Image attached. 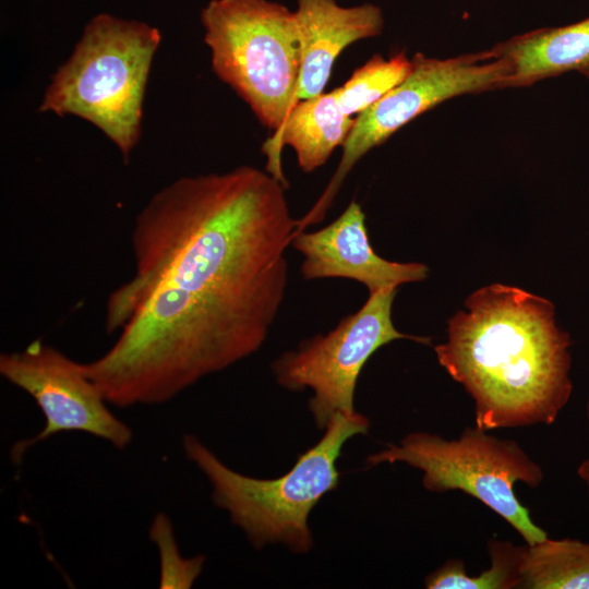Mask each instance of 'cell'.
Masks as SVG:
<instances>
[{
    "instance_id": "1",
    "label": "cell",
    "mask_w": 589,
    "mask_h": 589,
    "mask_svg": "<svg viewBox=\"0 0 589 589\" xmlns=\"http://www.w3.org/2000/svg\"><path fill=\"white\" fill-rule=\"evenodd\" d=\"M285 190L244 165L152 196L133 225L134 274L106 302V330L120 334L84 363L108 404H164L263 346L297 228Z\"/></svg>"
},
{
    "instance_id": "2",
    "label": "cell",
    "mask_w": 589,
    "mask_h": 589,
    "mask_svg": "<svg viewBox=\"0 0 589 589\" xmlns=\"http://www.w3.org/2000/svg\"><path fill=\"white\" fill-rule=\"evenodd\" d=\"M434 347L449 376L474 401L483 430L552 424L569 400L570 338L551 301L493 284L471 293Z\"/></svg>"
},
{
    "instance_id": "3",
    "label": "cell",
    "mask_w": 589,
    "mask_h": 589,
    "mask_svg": "<svg viewBox=\"0 0 589 589\" xmlns=\"http://www.w3.org/2000/svg\"><path fill=\"white\" fill-rule=\"evenodd\" d=\"M369 428V419L357 411L336 414L321 440L275 479L230 469L194 435L185 434L182 446L188 459L208 479L214 504L228 513L254 549L279 543L294 553H306L313 548L309 516L339 485L337 460L342 446L351 437L366 434Z\"/></svg>"
},
{
    "instance_id": "4",
    "label": "cell",
    "mask_w": 589,
    "mask_h": 589,
    "mask_svg": "<svg viewBox=\"0 0 589 589\" xmlns=\"http://www.w3.org/2000/svg\"><path fill=\"white\" fill-rule=\"evenodd\" d=\"M160 40L159 29L145 22L95 15L53 74L39 111L88 121L128 163L141 136L146 83Z\"/></svg>"
},
{
    "instance_id": "5",
    "label": "cell",
    "mask_w": 589,
    "mask_h": 589,
    "mask_svg": "<svg viewBox=\"0 0 589 589\" xmlns=\"http://www.w3.org/2000/svg\"><path fill=\"white\" fill-rule=\"evenodd\" d=\"M214 73L278 130L296 104L300 48L294 11L268 0H212L201 13Z\"/></svg>"
},
{
    "instance_id": "6",
    "label": "cell",
    "mask_w": 589,
    "mask_h": 589,
    "mask_svg": "<svg viewBox=\"0 0 589 589\" xmlns=\"http://www.w3.org/2000/svg\"><path fill=\"white\" fill-rule=\"evenodd\" d=\"M407 464L422 471V484L431 492L459 490L477 498L533 544L548 538L515 494V484L538 488L543 470L513 440L498 438L478 426L446 440L428 432H412L398 444L371 454L368 467Z\"/></svg>"
},
{
    "instance_id": "7",
    "label": "cell",
    "mask_w": 589,
    "mask_h": 589,
    "mask_svg": "<svg viewBox=\"0 0 589 589\" xmlns=\"http://www.w3.org/2000/svg\"><path fill=\"white\" fill-rule=\"evenodd\" d=\"M411 62L401 83L357 116L329 184L310 212L297 220V233L324 218L357 161L404 125L450 98L506 88L508 68L491 49L446 59L417 52Z\"/></svg>"
},
{
    "instance_id": "8",
    "label": "cell",
    "mask_w": 589,
    "mask_h": 589,
    "mask_svg": "<svg viewBox=\"0 0 589 589\" xmlns=\"http://www.w3.org/2000/svg\"><path fill=\"white\" fill-rule=\"evenodd\" d=\"M396 289L387 287L369 293L358 311L341 318L326 335L305 339L296 350L273 361L272 371L281 387L313 392L309 410L317 429L324 430L338 413L356 412L358 377L377 349L397 339L430 344L429 337L404 334L394 326Z\"/></svg>"
},
{
    "instance_id": "9",
    "label": "cell",
    "mask_w": 589,
    "mask_h": 589,
    "mask_svg": "<svg viewBox=\"0 0 589 589\" xmlns=\"http://www.w3.org/2000/svg\"><path fill=\"white\" fill-rule=\"evenodd\" d=\"M0 374L27 393L45 418L43 430L16 442L10 452L14 464L38 442L61 432H85L118 449L132 441V430L108 408V401L87 376L84 364L36 339L22 351L0 356Z\"/></svg>"
},
{
    "instance_id": "10",
    "label": "cell",
    "mask_w": 589,
    "mask_h": 589,
    "mask_svg": "<svg viewBox=\"0 0 589 589\" xmlns=\"http://www.w3.org/2000/svg\"><path fill=\"white\" fill-rule=\"evenodd\" d=\"M290 244L304 257L300 268L304 279H351L363 284L369 293L424 280L429 273L422 263H398L378 256L369 240L365 215L356 201L329 225L294 235Z\"/></svg>"
},
{
    "instance_id": "11",
    "label": "cell",
    "mask_w": 589,
    "mask_h": 589,
    "mask_svg": "<svg viewBox=\"0 0 589 589\" xmlns=\"http://www.w3.org/2000/svg\"><path fill=\"white\" fill-rule=\"evenodd\" d=\"M294 14L300 48L296 103L322 94L340 52L384 27L383 12L372 3L346 8L335 0H297Z\"/></svg>"
},
{
    "instance_id": "12",
    "label": "cell",
    "mask_w": 589,
    "mask_h": 589,
    "mask_svg": "<svg viewBox=\"0 0 589 589\" xmlns=\"http://www.w3.org/2000/svg\"><path fill=\"white\" fill-rule=\"evenodd\" d=\"M354 121L341 110L333 91L298 100L281 127L263 144L267 171L287 185L280 163L286 145L293 148L302 171L316 170L344 145Z\"/></svg>"
},
{
    "instance_id": "13",
    "label": "cell",
    "mask_w": 589,
    "mask_h": 589,
    "mask_svg": "<svg viewBox=\"0 0 589 589\" xmlns=\"http://www.w3.org/2000/svg\"><path fill=\"white\" fill-rule=\"evenodd\" d=\"M490 49L508 68L506 88L530 86L572 71L589 79V16L565 26L529 31Z\"/></svg>"
},
{
    "instance_id": "14",
    "label": "cell",
    "mask_w": 589,
    "mask_h": 589,
    "mask_svg": "<svg viewBox=\"0 0 589 589\" xmlns=\"http://www.w3.org/2000/svg\"><path fill=\"white\" fill-rule=\"evenodd\" d=\"M520 588L589 589V543L545 538L527 544Z\"/></svg>"
},
{
    "instance_id": "15",
    "label": "cell",
    "mask_w": 589,
    "mask_h": 589,
    "mask_svg": "<svg viewBox=\"0 0 589 589\" xmlns=\"http://www.w3.org/2000/svg\"><path fill=\"white\" fill-rule=\"evenodd\" d=\"M490 568L471 576L461 560H448L429 574L424 584L429 589H516L520 588L521 567L526 545L510 541L490 540Z\"/></svg>"
},
{
    "instance_id": "16",
    "label": "cell",
    "mask_w": 589,
    "mask_h": 589,
    "mask_svg": "<svg viewBox=\"0 0 589 589\" xmlns=\"http://www.w3.org/2000/svg\"><path fill=\"white\" fill-rule=\"evenodd\" d=\"M411 68V59L404 52L388 59L374 55L356 69L341 86L333 89V93L346 115L358 116L401 83Z\"/></svg>"
},
{
    "instance_id": "17",
    "label": "cell",
    "mask_w": 589,
    "mask_h": 589,
    "mask_svg": "<svg viewBox=\"0 0 589 589\" xmlns=\"http://www.w3.org/2000/svg\"><path fill=\"white\" fill-rule=\"evenodd\" d=\"M149 537L157 544L160 560L159 588L189 589L200 576L204 555L183 557L173 536V528L169 517L159 513L155 516Z\"/></svg>"
},
{
    "instance_id": "18",
    "label": "cell",
    "mask_w": 589,
    "mask_h": 589,
    "mask_svg": "<svg viewBox=\"0 0 589 589\" xmlns=\"http://www.w3.org/2000/svg\"><path fill=\"white\" fill-rule=\"evenodd\" d=\"M579 478L585 482L589 494V456L581 461L577 469Z\"/></svg>"
},
{
    "instance_id": "19",
    "label": "cell",
    "mask_w": 589,
    "mask_h": 589,
    "mask_svg": "<svg viewBox=\"0 0 589 589\" xmlns=\"http://www.w3.org/2000/svg\"><path fill=\"white\" fill-rule=\"evenodd\" d=\"M587 417L589 419V399H588V404H587Z\"/></svg>"
}]
</instances>
